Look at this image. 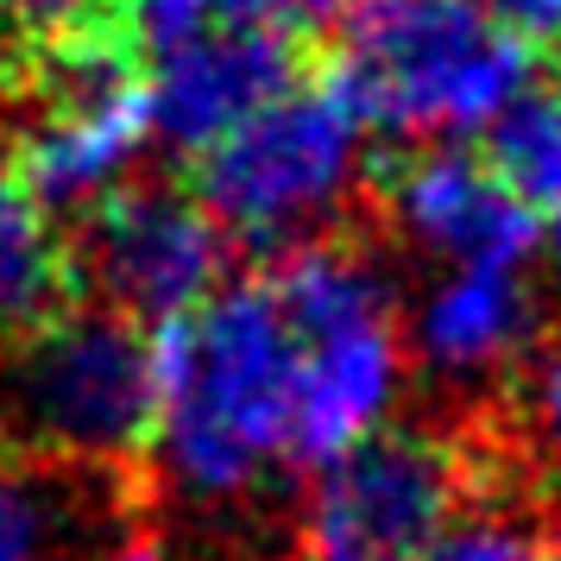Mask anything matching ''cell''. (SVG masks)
Segmentation results:
<instances>
[{"label":"cell","instance_id":"277c9868","mask_svg":"<svg viewBox=\"0 0 561 561\" xmlns=\"http://www.w3.org/2000/svg\"><path fill=\"white\" fill-rule=\"evenodd\" d=\"M290 347H297V404H290V460L334 467L373 442L404 385V334L385 265L354 240H304L272 265Z\"/></svg>","mask_w":561,"mask_h":561},{"label":"cell","instance_id":"3957f363","mask_svg":"<svg viewBox=\"0 0 561 561\" xmlns=\"http://www.w3.org/2000/svg\"><path fill=\"white\" fill-rule=\"evenodd\" d=\"M158 448L152 341L114 309H57L0 341V455L127 480Z\"/></svg>","mask_w":561,"mask_h":561},{"label":"cell","instance_id":"e0dca14e","mask_svg":"<svg viewBox=\"0 0 561 561\" xmlns=\"http://www.w3.org/2000/svg\"><path fill=\"white\" fill-rule=\"evenodd\" d=\"M215 7H221V20H233V26H259V32H278V38H297L309 26L341 20L354 0H215Z\"/></svg>","mask_w":561,"mask_h":561},{"label":"cell","instance_id":"5bb4252c","mask_svg":"<svg viewBox=\"0 0 561 561\" xmlns=\"http://www.w3.org/2000/svg\"><path fill=\"white\" fill-rule=\"evenodd\" d=\"M57 467L0 455V561H51L64 542V499H57Z\"/></svg>","mask_w":561,"mask_h":561},{"label":"cell","instance_id":"7c38bea8","mask_svg":"<svg viewBox=\"0 0 561 561\" xmlns=\"http://www.w3.org/2000/svg\"><path fill=\"white\" fill-rule=\"evenodd\" d=\"M57 297H64V253L0 139V341L57 316Z\"/></svg>","mask_w":561,"mask_h":561},{"label":"cell","instance_id":"d6986e66","mask_svg":"<svg viewBox=\"0 0 561 561\" xmlns=\"http://www.w3.org/2000/svg\"><path fill=\"white\" fill-rule=\"evenodd\" d=\"M517 38H561V0H480Z\"/></svg>","mask_w":561,"mask_h":561},{"label":"cell","instance_id":"2e32d148","mask_svg":"<svg viewBox=\"0 0 561 561\" xmlns=\"http://www.w3.org/2000/svg\"><path fill=\"white\" fill-rule=\"evenodd\" d=\"M127 26L146 57H164L190 38H203L208 26H221V7L215 0H127Z\"/></svg>","mask_w":561,"mask_h":561},{"label":"cell","instance_id":"44dd1931","mask_svg":"<svg viewBox=\"0 0 561 561\" xmlns=\"http://www.w3.org/2000/svg\"><path fill=\"white\" fill-rule=\"evenodd\" d=\"M114 561H164V549H158L152 536H127V542L114 549Z\"/></svg>","mask_w":561,"mask_h":561},{"label":"cell","instance_id":"ac0fdd59","mask_svg":"<svg viewBox=\"0 0 561 561\" xmlns=\"http://www.w3.org/2000/svg\"><path fill=\"white\" fill-rule=\"evenodd\" d=\"M26 26H38V32H57V38H70V32H82L95 13H102L107 0H7Z\"/></svg>","mask_w":561,"mask_h":561},{"label":"cell","instance_id":"6da1fadb","mask_svg":"<svg viewBox=\"0 0 561 561\" xmlns=\"http://www.w3.org/2000/svg\"><path fill=\"white\" fill-rule=\"evenodd\" d=\"M158 366V448L190 492H240L290 455L297 347L265 278L228 284L203 309L164 322Z\"/></svg>","mask_w":561,"mask_h":561},{"label":"cell","instance_id":"5b68a950","mask_svg":"<svg viewBox=\"0 0 561 561\" xmlns=\"http://www.w3.org/2000/svg\"><path fill=\"white\" fill-rule=\"evenodd\" d=\"M366 127L334 89H284L253 121L203 152V208L253 247H304L354 203Z\"/></svg>","mask_w":561,"mask_h":561},{"label":"cell","instance_id":"4fadbf2b","mask_svg":"<svg viewBox=\"0 0 561 561\" xmlns=\"http://www.w3.org/2000/svg\"><path fill=\"white\" fill-rule=\"evenodd\" d=\"M485 164L499 171L517 203L536 221L561 215V89H530L517 107H505V121L485 133Z\"/></svg>","mask_w":561,"mask_h":561},{"label":"cell","instance_id":"9c48e42d","mask_svg":"<svg viewBox=\"0 0 561 561\" xmlns=\"http://www.w3.org/2000/svg\"><path fill=\"white\" fill-rule=\"evenodd\" d=\"M385 203H391V228L416 253L448 259V272L455 265L524 272V259L542 240V221L467 146H423L416 158H404L398 178L385 183Z\"/></svg>","mask_w":561,"mask_h":561},{"label":"cell","instance_id":"8fae6325","mask_svg":"<svg viewBox=\"0 0 561 561\" xmlns=\"http://www.w3.org/2000/svg\"><path fill=\"white\" fill-rule=\"evenodd\" d=\"M536 290L524 284V272L511 265H455L423 290L416 304V354L430 359L435 373L455 379H480L499 373L530 347L536 334Z\"/></svg>","mask_w":561,"mask_h":561},{"label":"cell","instance_id":"30bf717a","mask_svg":"<svg viewBox=\"0 0 561 561\" xmlns=\"http://www.w3.org/2000/svg\"><path fill=\"white\" fill-rule=\"evenodd\" d=\"M284 89H290V38L221 20L203 38L152 57V70H146L152 139L203 158L240 121H253L265 102H278Z\"/></svg>","mask_w":561,"mask_h":561},{"label":"cell","instance_id":"7402d4cb","mask_svg":"<svg viewBox=\"0 0 561 561\" xmlns=\"http://www.w3.org/2000/svg\"><path fill=\"white\" fill-rule=\"evenodd\" d=\"M549 272H556V290H561V215L549 221Z\"/></svg>","mask_w":561,"mask_h":561},{"label":"cell","instance_id":"52a82bcc","mask_svg":"<svg viewBox=\"0 0 561 561\" xmlns=\"http://www.w3.org/2000/svg\"><path fill=\"white\" fill-rule=\"evenodd\" d=\"M38 89L45 102L13 152L26 196L45 215L107 203L152 139V102H146V77L133 51L102 32H70L51 45Z\"/></svg>","mask_w":561,"mask_h":561},{"label":"cell","instance_id":"8992f818","mask_svg":"<svg viewBox=\"0 0 561 561\" xmlns=\"http://www.w3.org/2000/svg\"><path fill=\"white\" fill-rule=\"evenodd\" d=\"M480 485L455 435L379 430L322 473L304 517V561H430Z\"/></svg>","mask_w":561,"mask_h":561},{"label":"cell","instance_id":"ffe728a7","mask_svg":"<svg viewBox=\"0 0 561 561\" xmlns=\"http://www.w3.org/2000/svg\"><path fill=\"white\" fill-rule=\"evenodd\" d=\"M536 430H542V442L561 455V347L542 359V373H536Z\"/></svg>","mask_w":561,"mask_h":561},{"label":"cell","instance_id":"ba28073f","mask_svg":"<svg viewBox=\"0 0 561 561\" xmlns=\"http://www.w3.org/2000/svg\"><path fill=\"white\" fill-rule=\"evenodd\" d=\"M228 233L203 208V196L171 183H121L107 203L89 208L82 272L102 309L139 322H178L221 290Z\"/></svg>","mask_w":561,"mask_h":561},{"label":"cell","instance_id":"9a60e30c","mask_svg":"<svg viewBox=\"0 0 561 561\" xmlns=\"http://www.w3.org/2000/svg\"><path fill=\"white\" fill-rule=\"evenodd\" d=\"M430 561H561V536L530 511H473L435 542Z\"/></svg>","mask_w":561,"mask_h":561},{"label":"cell","instance_id":"603a6c76","mask_svg":"<svg viewBox=\"0 0 561 561\" xmlns=\"http://www.w3.org/2000/svg\"><path fill=\"white\" fill-rule=\"evenodd\" d=\"M0 26H7V0H0Z\"/></svg>","mask_w":561,"mask_h":561},{"label":"cell","instance_id":"7a4b0ae2","mask_svg":"<svg viewBox=\"0 0 561 561\" xmlns=\"http://www.w3.org/2000/svg\"><path fill=\"white\" fill-rule=\"evenodd\" d=\"M329 89L366 133L455 146L530 95V45L480 0H354Z\"/></svg>","mask_w":561,"mask_h":561}]
</instances>
